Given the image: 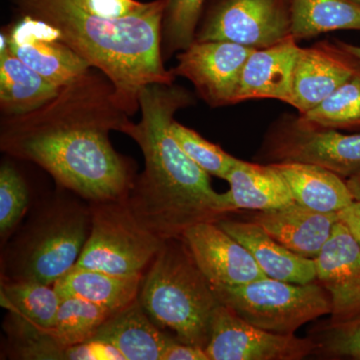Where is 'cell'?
I'll list each match as a JSON object with an SVG mask.
<instances>
[{"label":"cell","instance_id":"obj_1","mask_svg":"<svg viewBox=\"0 0 360 360\" xmlns=\"http://www.w3.org/2000/svg\"><path fill=\"white\" fill-rule=\"evenodd\" d=\"M129 117L110 80L90 68L39 110L2 116L0 149L37 163L58 186L89 202L120 200L136 175L134 161L115 150L110 134H124Z\"/></svg>","mask_w":360,"mask_h":360},{"label":"cell","instance_id":"obj_2","mask_svg":"<svg viewBox=\"0 0 360 360\" xmlns=\"http://www.w3.org/2000/svg\"><path fill=\"white\" fill-rule=\"evenodd\" d=\"M141 120L124 134L141 148L144 170L127 194L130 210L162 239L180 238L189 227L224 217L210 175L180 148L172 132L174 115L194 103L191 92L174 84H153L139 94Z\"/></svg>","mask_w":360,"mask_h":360},{"label":"cell","instance_id":"obj_3","mask_svg":"<svg viewBox=\"0 0 360 360\" xmlns=\"http://www.w3.org/2000/svg\"><path fill=\"white\" fill-rule=\"evenodd\" d=\"M20 15L56 28L60 39L110 80L116 101L129 116L139 110V94L153 84H172L165 68L161 26L167 0L146 2L139 13L118 20L85 11L75 0H13Z\"/></svg>","mask_w":360,"mask_h":360},{"label":"cell","instance_id":"obj_4","mask_svg":"<svg viewBox=\"0 0 360 360\" xmlns=\"http://www.w3.org/2000/svg\"><path fill=\"white\" fill-rule=\"evenodd\" d=\"M73 193L35 202L7 239L1 281L53 286L75 269L91 229L90 203Z\"/></svg>","mask_w":360,"mask_h":360},{"label":"cell","instance_id":"obj_5","mask_svg":"<svg viewBox=\"0 0 360 360\" xmlns=\"http://www.w3.org/2000/svg\"><path fill=\"white\" fill-rule=\"evenodd\" d=\"M139 300L175 340L205 349L220 302L182 236L165 239L142 276Z\"/></svg>","mask_w":360,"mask_h":360},{"label":"cell","instance_id":"obj_6","mask_svg":"<svg viewBox=\"0 0 360 360\" xmlns=\"http://www.w3.org/2000/svg\"><path fill=\"white\" fill-rule=\"evenodd\" d=\"M221 304L270 333L295 335L298 328L330 315V297L321 283H291L262 277L239 286H212Z\"/></svg>","mask_w":360,"mask_h":360},{"label":"cell","instance_id":"obj_7","mask_svg":"<svg viewBox=\"0 0 360 360\" xmlns=\"http://www.w3.org/2000/svg\"><path fill=\"white\" fill-rule=\"evenodd\" d=\"M91 229L77 267L120 276H143L165 239L134 217L127 200L89 202Z\"/></svg>","mask_w":360,"mask_h":360},{"label":"cell","instance_id":"obj_8","mask_svg":"<svg viewBox=\"0 0 360 360\" xmlns=\"http://www.w3.org/2000/svg\"><path fill=\"white\" fill-rule=\"evenodd\" d=\"M257 158L317 165L347 179L360 170V131L343 134L284 113L270 125Z\"/></svg>","mask_w":360,"mask_h":360},{"label":"cell","instance_id":"obj_9","mask_svg":"<svg viewBox=\"0 0 360 360\" xmlns=\"http://www.w3.org/2000/svg\"><path fill=\"white\" fill-rule=\"evenodd\" d=\"M60 296L53 286L1 281L0 304L7 352L13 359H71V348L52 338Z\"/></svg>","mask_w":360,"mask_h":360},{"label":"cell","instance_id":"obj_10","mask_svg":"<svg viewBox=\"0 0 360 360\" xmlns=\"http://www.w3.org/2000/svg\"><path fill=\"white\" fill-rule=\"evenodd\" d=\"M291 0H206L194 41L264 49L291 35Z\"/></svg>","mask_w":360,"mask_h":360},{"label":"cell","instance_id":"obj_11","mask_svg":"<svg viewBox=\"0 0 360 360\" xmlns=\"http://www.w3.org/2000/svg\"><path fill=\"white\" fill-rule=\"evenodd\" d=\"M316 349L311 338L257 328L221 303L213 314L205 347L210 360H302L314 355Z\"/></svg>","mask_w":360,"mask_h":360},{"label":"cell","instance_id":"obj_12","mask_svg":"<svg viewBox=\"0 0 360 360\" xmlns=\"http://www.w3.org/2000/svg\"><path fill=\"white\" fill-rule=\"evenodd\" d=\"M255 49L229 41H193L177 56L174 77H186L210 108L238 103L243 68Z\"/></svg>","mask_w":360,"mask_h":360},{"label":"cell","instance_id":"obj_13","mask_svg":"<svg viewBox=\"0 0 360 360\" xmlns=\"http://www.w3.org/2000/svg\"><path fill=\"white\" fill-rule=\"evenodd\" d=\"M4 33L14 56L58 86L70 84L91 68L44 21L20 15Z\"/></svg>","mask_w":360,"mask_h":360},{"label":"cell","instance_id":"obj_14","mask_svg":"<svg viewBox=\"0 0 360 360\" xmlns=\"http://www.w3.org/2000/svg\"><path fill=\"white\" fill-rule=\"evenodd\" d=\"M359 72L360 59L336 41L322 40L309 47H300L291 106L298 115H305Z\"/></svg>","mask_w":360,"mask_h":360},{"label":"cell","instance_id":"obj_15","mask_svg":"<svg viewBox=\"0 0 360 360\" xmlns=\"http://www.w3.org/2000/svg\"><path fill=\"white\" fill-rule=\"evenodd\" d=\"M212 286H239L265 277L245 246L217 221L193 225L182 234Z\"/></svg>","mask_w":360,"mask_h":360},{"label":"cell","instance_id":"obj_16","mask_svg":"<svg viewBox=\"0 0 360 360\" xmlns=\"http://www.w3.org/2000/svg\"><path fill=\"white\" fill-rule=\"evenodd\" d=\"M314 262L317 283L330 297L329 321H345L360 314V245L340 219Z\"/></svg>","mask_w":360,"mask_h":360},{"label":"cell","instance_id":"obj_17","mask_svg":"<svg viewBox=\"0 0 360 360\" xmlns=\"http://www.w3.org/2000/svg\"><path fill=\"white\" fill-rule=\"evenodd\" d=\"M300 49L293 37L264 49H255L243 68L238 103L250 99H276L291 105Z\"/></svg>","mask_w":360,"mask_h":360},{"label":"cell","instance_id":"obj_18","mask_svg":"<svg viewBox=\"0 0 360 360\" xmlns=\"http://www.w3.org/2000/svg\"><path fill=\"white\" fill-rule=\"evenodd\" d=\"M251 221L260 225L292 252L314 259L328 243L340 217L338 213L314 212L295 202L276 210L257 212Z\"/></svg>","mask_w":360,"mask_h":360},{"label":"cell","instance_id":"obj_19","mask_svg":"<svg viewBox=\"0 0 360 360\" xmlns=\"http://www.w3.org/2000/svg\"><path fill=\"white\" fill-rule=\"evenodd\" d=\"M217 224L250 251L265 276L291 283L316 281L314 259L292 252L260 225L251 220L239 221L226 217L217 220Z\"/></svg>","mask_w":360,"mask_h":360},{"label":"cell","instance_id":"obj_20","mask_svg":"<svg viewBox=\"0 0 360 360\" xmlns=\"http://www.w3.org/2000/svg\"><path fill=\"white\" fill-rule=\"evenodd\" d=\"M226 181L229 191L220 193L224 217L239 210L264 212L295 202L285 180L271 165L238 160Z\"/></svg>","mask_w":360,"mask_h":360},{"label":"cell","instance_id":"obj_21","mask_svg":"<svg viewBox=\"0 0 360 360\" xmlns=\"http://www.w3.org/2000/svg\"><path fill=\"white\" fill-rule=\"evenodd\" d=\"M170 338L149 317L137 298L111 315L90 342L108 345L125 360H161Z\"/></svg>","mask_w":360,"mask_h":360},{"label":"cell","instance_id":"obj_22","mask_svg":"<svg viewBox=\"0 0 360 360\" xmlns=\"http://www.w3.org/2000/svg\"><path fill=\"white\" fill-rule=\"evenodd\" d=\"M285 180L298 205L323 213H338L354 201L347 180L314 165L270 163Z\"/></svg>","mask_w":360,"mask_h":360},{"label":"cell","instance_id":"obj_23","mask_svg":"<svg viewBox=\"0 0 360 360\" xmlns=\"http://www.w3.org/2000/svg\"><path fill=\"white\" fill-rule=\"evenodd\" d=\"M60 89L14 56L8 46L0 49L2 116L25 115L39 110L58 96Z\"/></svg>","mask_w":360,"mask_h":360},{"label":"cell","instance_id":"obj_24","mask_svg":"<svg viewBox=\"0 0 360 360\" xmlns=\"http://www.w3.org/2000/svg\"><path fill=\"white\" fill-rule=\"evenodd\" d=\"M142 276H120L75 266L53 284L60 298L79 297L112 312L129 307L139 298Z\"/></svg>","mask_w":360,"mask_h":360},{"label":"cell","instance_id":"obj_25","mask_svg":"<svg viewBox=\"0 0 360 360\" xmlns=\"http://www.w3.org/2000/svg\"><path fill=\"white\" fill-rule=\"evenodd\" d=\"M291 20L297 41L335 30H360V6L349 0H291Z\"/></svg>","mask_w":360,"mask_h":360},{"label":"cell","instance_id":"obj_26","mask_svg":"<svg viewBox=\"0 0 360 360\" xmlns=\"http://www.w3.org/2000/svg\"><path fill=\"white\" fill-rule=\"evenodd\" d=\"M113 314L111 310L82 298H61L52 338L63 348L89 343Z\"/></svg>","mask_w":360,"mask_h":360},{"label":"cell","instance_id":"obj_27","mask_svg":"<svg viewBox=\"0 0 360 360\" xmlns=\"http://www.w3.org/2000/svg\"><path fill=\"white\" fill-rule=\"evenodd\" d=\"M300 115L305 122L319 127L360 131V72L314 110Z\"/></svg>","mask_w":360,"mask_h":360},{"label":"cell","instance_id":"obj_28","mask_svg":"<svg viewBox=\"0 0 360 360\" xmlns=\"http://www.w3.org/2000/svg\"><path fill=\"white\" fill-rule=\"evenodd\" d=\"M205 4L206 0H167L161 26L165 60L193 44Z\"/></svg>","mask_w":360,"mask_h":360},{"label":"cell","instance_id":"obj_29","mask_svg":"<svg viewBox=\"0 0 360 360\" xmlns=\"http://www.w3.org/2000/svg\"><path fill=\"white\" fill-rule=\"evenodd\" d=\"M30 210L27 184L13 163L4 161L0 167V238H11Z\"/></svg>","mask_w":360,"mask_h":360},{"label":"cell","instance_id":"obj_30","mask_svg":"<svg viewBox=\"0 0 360 360\" xmlns=\"http://www.w3.org/2000/svg\"><path fill=\"white\" fill-rule=\"evenodd\" d=\"M172 132L187 156L212 176L226 180L238 158L224 151L219 146L208 141L200 134L174 120Z\"/></svg>","mask_w":360,"mask_h":360},{"label":"cell","instance_id":"obj_31","mask_svg":"<svg viewBox=\"0 0 360 360\" xmlns=\"http://www.w3.org/2000/svg\"><path fill=\"white\" fill-rule=\"evenodd\" d=\"M311 338L317 345L314 355L360 360V314L345 321H326Z\"/></svg>","mask_w":360,"mask_h":360},{"label":"cell","instance_id":"obj_32","mask_svg":"<svg viewBox=\"0 0 360 360\" xmlns=\"http://www.w3.org/2000/svg\"><path fill=\"white\" fill-rule=\"evenodd\" d=\"M85 11L110 20L127 18L139 13L146 2L137 0H75Z\"/></svg>","mask_w":360,"mask_h":360},{"label":"cell","instance_id":"obj_33","mask_svg":"<svg viewBox=\"0 0 360 360\" xmlns=\"http://www.w3.org/2000/svg\"><path fill=\"white\" fill-rule=\"evenodd\" d=\"M161 360H210L205 348L179 342L170 338L162 352Z\"/></svg>","mask_w":360,"mask_h":360},{"label":"cell","instance_id":"obj_34","mask_svg":"<svg viewBox=\"0 0 360 360\" xmlns=\"http://www.w3.org/2000/svg\"><path fill=\"white\" fill-rule=\"evenodd\" d=\"M338 217L360 245V201L354 200L352 205L338 212Z\"/></svg>","mask_w":360,"mask_h":360},{"label":"cell","instance_id":"obj_35","mask_svg":"<svg viewBox=\"0 0 360 360\" xmlns=\"http://www.w3.org/2000/svg\"><path fill=\"white\" fill-rule=\"evenodd\" d=\"M348 188L354 200L360 201V170L347 179Z\"/></svg>","mask_w":360,"mask_h":360},{"label":"cell","instance_id":"obj_36","mask_svg":"<svg viewBox=\"0 0 360 360\" xmlns=\"http://www.w3.org/2000/svg\"><path fill=\"white\" fill-rule=\"evenodd\" d=\"M335 41L338 42L342 49H345V51L350 52V53L354 54V56L360 59V45L347 44V42L341 41V40H335Z\"/></svg>","mask_w":360,"mask_h":360},{"label":"cell","instance_id":"obj_37","mask_svg":"<svg viewBox=\"0 0 360 360\" xmlns=\"http://www.w3.org/2000/svg\"><path fill=\"white\" fill-rule=\"evenodd\" d=\"M349 1L354 2V4H359V6H360V0H349Z\"/></svg>","mask_w":360,"mask_h":360}]
</instances>
